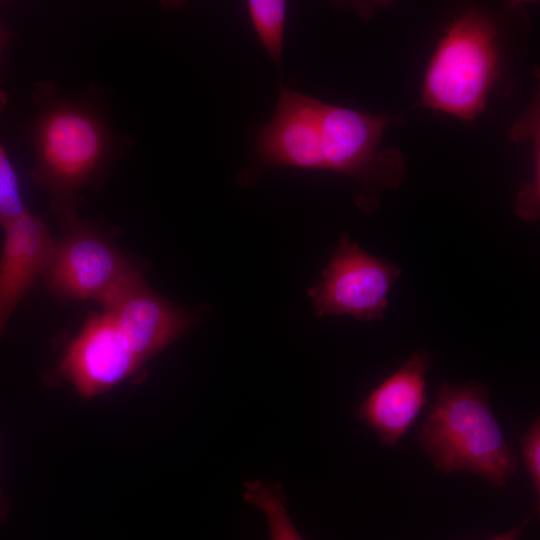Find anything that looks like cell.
Returning a JSON list of instances; mask_svg holds the SVG:
<instances>
[{"label": "cell", "mask_w": 540, "mask_h": 540, "mask_svg": "<svg viewBox=\"0 0 540 540\" xmlns=\"http://www.w3.org/2000/svg\"><path fill=\"white\" fill-rule=\"evenodd\" d=\"M382 116L331 105L281 87L276 111L261 132L262 164L347 174L375 190H394L407 176L397 149L380 148Z\"/></svg>", "instance_id": "cell-1"}, {"label": "cell", "mask_w": 540, "mask_h": 540, "mask_svg": "<svg viewBox=\"0 0 540 540\" xmlns=\"http://www.w3.org/2000/svg\"><path fill=\"white\" fill-rule=\"evenodd\" d=\"M36 114L25 124L33 149L30 177L59 219L77 214L86 188H98L132 139L112 126L99 92L67 93L51 80L33 85Z\"/></svg>", "instance_id": "cell-2"}, {"label": "cell", "mask_w": 540, "mask_h": 540, "mask_svg": "<svg viewBox=\"0 0 540 540\" xmlns=\"http://www.w3.org/2000/svg\"><path fill=\"white\" fill-rule=\"evenodd\" d=\"M418 440L435 469L479 476L505 488L517 469L492 412L487 388L444 381L420 427Z\"/></svg>", "instance_id": "cell-3"}, {"label": "cell", "mask_w": 540, "mask_h": 540, "mask_svg": "<svg viewBox=\"0 0 540 540\" xmlns=\"http://www.w3.org/2000/svg\"><path fill=\"white\" fill-rule=\"evenodd\" d=\"M497 64L495 30L480 12L458 19L439 43L426 71L422 102L462 120L485 107Z\"/></svg>", "instance_id": "cell-4"}, {"label": "cell", "mask_w": 540, "mask_h": 540, "mask_svg": "<svg viewBox=\"0 0 540 540\" xmlns=\"http://www.w3.org/2000/svg\"><path fill=\"white\" fill-rule=\"evenodd\" d=\"M59 220L64 234L54 242L42 276L46 288L62 299L101 304L137 267L100 226L77 214Z\"/></svg>", "instance_id": "cell-5"}, {"label": "cell", "mask_w": 540, "mask_h": 540, "mask_svg": "<svg viewBox=\"0 0 540 540\" xmlns=\"http://www.w3.org/2000/svg\"><path fill=\"white\" fill-rule=\"evenodd\" d=\"M400 275L397 265L364 251L344 233L321 281L308 295L317 317L350 315L357 320H381Z\"/></svg>", "instance_id": "cell-6"}, {"label": "cell", "mask_w": 540, "mask_h": 540, "mask_svg": "<svg viewBox=\"0 0 540 540\" xmlns=\"http://www.w3.org/2000/svg\"><path fill=\"white\" fill-rule=\"evenodd\" d=\"M126 348L143 364L179 338L193 316L154 292L138 268L101 302Z\"/></svg>", "instance_id": "cell-7"}, {"label": "cell", "mask_w": 540, "mask_h": 540, "mask_svg": "<svg viewBox=\"0 0 540 540\" xmlns=\"http://www.w3.org/2000/svg\"><path fill=\"white\" fill-rule=\"evenodd\" d=\"M143 366L101 312L90 314L70 342L59 365V375L82 399H91L134 376Z\"/></svg>", "instance_id": "cell-8"}, {"label": "cell", "mask_w": 540, "mask_h": 540, "mask_svg": "<svg viewBox=\"0 0 540 540\" xmlns=\"http://www.w3.org/2000/svg\"><path fill=\"white\" fill-rule=\"evenodd\" d=\"M430 362L427 350L416 349L356 408L357 418L376 433L383 445L394 447L427 404L426 373Z\"/></svg>", "instance_id": "cell-9"}, {"label": "cell", "mask_w": 540, "mask_h": 540, "mask_svg": "<svg viewBox=\"0 0 540 540\" xmlns=\"http://www.w3.org/2000/svg\"><path fill=\"white\" fill-rule=\"evenodd\" d=\"M2 227L0 333L36 280L43 276L55 242L43 219L29 210Z\"/></svg>", "instance_id": "cell-10"}, {"label": "cell", "mask_w": 540, "mask_h": 540, "mask_svg": "<svg viewBox=\"0 0 540 540\" xmlns=\"http://www.w3.org/2000/svg\"><path fill=\"white\" fill-rule=\"evenodd\" d=\"M243 489L244 501L265 515L270 540H304L288 515L286 495L280 482L248 480Z\"/></svg>", "instance_id": "cell-11"}, {"label": "cell", "mask_w": 540, "mask_h": 540, "mask_svg": "<svg viewBox=\"0 0 540 540\" xmlns=\"http://www.w3.org/2000/svg\"><path fill=\"white\" fill-rule=\"evenodd\" d=\"M247 8L260 42L278 65L283 47L287 3L282 0H249Z\"/></svg>", "instance_id": "cell-12"}, {"label": "cell", "mask_w": 540, "mask_h": 540, "mask_svg": "<svg viewBox=\"0 0 540 540\" xmlns=\"http://www.w3.org/2000/svg\"><path fill=\"white\" fill-rule=\"evenodd\" d=\"M8 103V95L0 86V116ZM25 206L16 171L0 140V224L6 225L25 213Z\"/></svg>", "instance_id": "cell-13"}, {"label": "cell", "mask_w": 540, "mask_h": 540, "mask_svg": "<svg viewBox=\"0 0 540 540\" xmlns=\"http://www.w3.org/2000/svg\"><path fill=\"white\" fill-rule=\"evenodd\" d=\"M521 452L537 497L540 496V421L539 417L520 435Z\"/></svg>", "instance_id": "cell-14"}, {"label": "cell", "mask_w": 540, "mask_h": 540, "mask_svg": "<svg viewBox=\"0 0 540 540\" xmlns=\"http://www.w3.org/2000/svg\"><path fill=\"white\" fill-rule=\"evenodd\" d=\"M527 522H528V519L524 520L520 526L514 529H511L505 533H502L498 536H495L490 540H520L521 532L523 530V527L527 524Z\"/></svg>", "instance_id": "cell-15"}, {"label": "cell", "mask_w": 540, "mask_h": 540, "mask_svg": "<svg viewBox=\"0 0 540 540\" xmlns=\"http://www.w3.org/2000/svg\"><path fill=\"white\" fill-rule=\"evenodd\" d=\"M12 38V32L9 31L5 26L2 20H0V63L2 60V55L5 47Z\"/></svg>", "instance_id": "cell-16"}, {"label": "cell", "mask_w": 540, "mask_h": 540, "mask_svg": "<svg viewBox=\"0 0 540 540\" xmlns=\"http://www.w3.org/2000/svg\"><path fill=\"white\" fill-rule=\"evenodd\" d=\"M8 513V503L6 502L4 495L0 487V522H2Z\"/></svg>", "instance_id": "cell-17"}]
</instances>
